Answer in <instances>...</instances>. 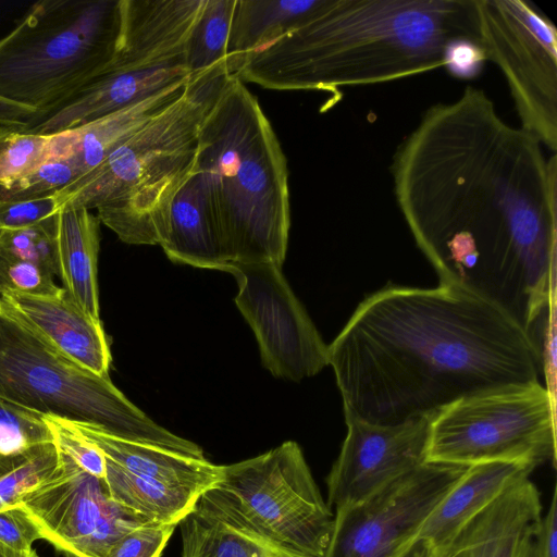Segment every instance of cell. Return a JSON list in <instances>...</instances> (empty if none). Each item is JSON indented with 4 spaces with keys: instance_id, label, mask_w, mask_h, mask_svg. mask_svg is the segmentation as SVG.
<instances>
[{
    "instance_id": "obj_1",
    "label": "cell",
    "mask_w": 557,
    "mask_h": 557,
    "mask_svg": "<svg viewBox=\"0 0 557 557\" xmlns=\"http://www.w3.org/2000/svg\"><path fill=\"white\" fill-rule=\"evenodd\" d=\"M394 193L440 284L488 301L539 342L556 293L557 157L467 86L397 148Z\"/></svg>"
},
{
    "instance_id": "obj_2",
    "label": "cell",
    "mask_w": 557,
    "mask_h": 557,
    "mask_svg": "<svg viewBox=\"0 0 557 557\" xmlns=\"http://www.w3.org/2000/svg\"><path fill=\"white\" fill-rule=\"evenodd\" d=\"M344 414L398 424L486 389L540 381L542 345L499 308L440 284L366 297L329 346Z\"/></svg>"
},
{
    "instance_id": "obj_3",
    "label": "cell",
    "mask_w": 557,
    "mask_h": 557,
    "mask_svg": "<svg viewBox=\"0 0 557 557\" xmlns=\"http://www.w3.org/2000/svg\"><path fill=\"white\" fill-rule=\"evenodd\" d=\"M480 46L474 0H324L233 76L273 90H326L444 66L456 40Z\"/></svg>"
},
{
    "instance_id": "obj_4",
    "label": "cell",
    "mask_w": 557,
    "mask_h": 557,
    "mask_svg": "<svg viewBox=\"0 0 557 557\" xmlns=\"http://www.w3.org/2000/svg\"><path fill=\"white\" fill-rule=\"evenodd\" d=\"M196 171L227 265L282 268L290 227L287 161L258 99L236 76L200 127Z\"/></svg>"
},
{
    "instance_id": "obj_5",
    "label": "cell",
    "mask_w": 557,
    "mask_h": 557,
    "mask_svg": "<svg viewBox=\"0 0 557 557\" xmlns=\"http://www.w3.org/2000/svg\"><path fill=\"white\" fill-rule=\"evenodd\" d=\"M230 77L223 65L189 77L183 94L91 173L57 193L64 206L96 209L126 244L162 245L172 202L196 172L200 127Z\"/></svg>"
},
{
    "instance_id": "obj_6",
    "label": "cell",
    "mask_w": 557,
    "mask_h": 557,
    "mask_svg": "<svg viewBox=\"0 0 557 557\" xmlns=\"http://www.w3.org/2000/svg\"><path fill=\"white\" fill-rule=\"evenodd\" d=\"M120 25V0L35 2L0 39V98L44 117L109 66Z\"/></svg>"
},
{
    "instance_id": "obj_7",
    "label": "cell",
    "mask_w": 557,
    "mask_h": 557,
    "mask_svg": "<svg viewBox=\"0 0 557 557\" xmlns=\"http://www.w3.org/2000/svg\"><path fill=\"white\" fill-rule=\"evenodd\" d=\"M0 399L40 416L97 426L112 435L205 458L195 443L158 425L111 382L71 361L0 298Z\"/></svg>"
},
{
    "instance_id": "obj_8",
    "label": "cell",
    "mask_w": 557,
    "mask_h": 557,
    "mask_svg": "<svg viewBox=\"0 0 557 557\" xmlns=\"http://www.w3.org/2000/svg\"><path fill=\"white\" fill-rule=\"evenodd\" d=\"M425 461L470 467L556 462V400L540 381L475 393L445 407L430 426Z\"/></svg>"
},
{
    "instance_id": "obj_9",
    "label": "cell",
    "mask_w": 557,
    "mask_h": 557,
    "mask_svg": "<svg viewBox=\"0 0 557 557\" xmlns=\"http://www.w3.org/2000/svg\"><path fill=\"white\" fill-rule=\"evenodd\" d=\"M203 494L264 536L307 556H325L334 513L296 442L223 466L221 481Z\"/></svg>"
},
{
    "instance_id": "obj_10",
    "label": "cell",
    "mask_w": 557,
    "mask_h": 557,
    "mask_svg": "<svg viewBox=\"0 0 557 557\" xmlns=\"http://www.w3.org/2000/svg\"><path fill=\"white\" fill-rule=\"evenodd\" d=\"M480 47L503 72L521 128L557 149V29L532 2L474 0Z\"/></svg>"
},
{
    "instance_id": "obj_11",
    "label": "cell",
    "mask_w": 557,
    "mask_h": 557,
    "mask_svg": "<svg viewBox=\"0 0 557 557\" xmlns=\"http://www.w3.org/2000/svg\"><path fill=\"white\" fill-rule=\"evenodd\" d=\"M20 503L42 540L74 557H107L122 535L150 524L113 500L104 480L84 471L61 450L55 471Z\"/></svg>"
},
{
    "instance_id": "obj_12",
    "label": "cell",
    "mask_w": 557,
    "mask_h": 557,
    "mask_svg": "<svg viewBox=\"0 0 557 557\" xmlns=\"http://www.w3.org/2000/svg\"><path fill=\"white\" fill-rule=\"evenodd\" d=\"M238 281L235 302L251 326L263 366L276 377L300 381L329 364V346L271 262L231 263Z\"/></svg>"
},
{
    "instance_id": "obj_13",
    "label": "cell",
    "mask_w": 557,
    "mask_h": 557,
    "mask_svg": "<svg viewBox=\"0 0 557 557\" xmlns=\"http://www.w3.org/2000/svg\"><path fill=\"white\" fill-rule=\"evenodd\" d=\"M468 467L425 461L361 505L334 513L324 557H386L412 539Z\"/></svg>"
},
{
    "instance_id": "obj_14",
    "label": "cell",
    "mask_w": 557,
    "mask_h": 557,
    "mask_svg": "<svg viewBox=\"0 0 557 557\" xmlns=\"http://www.w3.org/2000/svg\"><path fill=\"white\" fill-rule=\"evenodd\" d=\"M434 414L398 424H374L345 416L346 437L326 476L333 513L352 509L425 462Z\"/></svg>"
},
{
    "instance_id": "obj_15",
    "label": "cell",
    "mask_w": 557,
    "mask_h": 557,
    "mask_svg": "<svg viewBox=\"0 0 557 557\" xmlns=\"http://www.w3.org/2000/svg\"><path fill=\"white\" fill-rule=\"evenodd\" d=\"M203 4L205 0H120L116 51L102 73L185 63V47Z\"/></svg>"
},
{
    "instance_id": "obj_16",
    "label": "cell",
    "mask_w": 557,
    "mask_h": 557,
    "mask_svg": "<svg viewBox=\"0 0 557 557\" xmlns=\"http://www.w3.org/2000/svg\"><path fill=\"white\" fill-rule=\"evenodd\" d=\"M0 298L64 357L98 375L109 376L111 352L100 319L85 312L64 288L46 296L2 290Z\"/></svg>"
},
{
    "instance_id": "obj_17",
    "label": "cell",
    "mask_w": 557,
    "mask_h": 557,
    "mask_svg": "<svg viewBox=\"0 0 557 557\" xmlns=\"http://www.w3.org/2000/svg\"><path fill=\"white\" fill-rule=\"evenodd\" d=\"M542 512L539 488L524 479L469 521L443 557H535Z\"/></svg>"
},
{
    "instance_id": "obj_18",
    "label": "cell",
    "mask_w": 557,
    "mask_h": 557,
    "mask_svg": "<svg viewBox=\"0 0 557 557\" xmlns=\"http://www.w3.org/2000/svg\"><path fill=\"white\" fill-rule=\"evenodd\" d=\"M189 77L182 62L137 72L102 73L27 131L49 135L72 129L137 103Z\"/></svg>"
},
{
    "instance_id": "obj_19",
    "label": "cell",
    "mask_w": 557,
    "mask_h": 557,
    "mask_svg": "<svg viewBox=\"0 0 557 557\" xmlns=\"http://www.w3.org/2000/svg\"><path fill=\"white\" fill-rule=\"evenodd\" d=\"M533 468L518 462H485L468 467L462 478L431 511L411 541H423L442 557L461 529Z\"/></svg>"
},
{
    "instance_id": "obj_20",
    "label": "cell",
    "mask_w": 557,
    "mask_h": 557,
    "mask_svg": "<svg viewBox=\"0 0 557 557\" xmlns=\"http://www.w3.org/2000/svg\"><path fill=\"white\" fill-rule=\"evenodd\" d=\"M70 422V421H69ZM107 459L148 481L202 495L223 476V466L165 447L112 435L97 426L70 422Z\"/></svg>"
},
{
    "instance_id": "obj_21",
    "label": "cell",
    "mask_w": 557,
    "mask_h": 557,
    "mask_svg": "<svg viewBox=\"0 0 557 557\" xmlns=\"http://www.w3.org/2000/svg\"><path fill=\"white\" fill-rule=\"evenodd\" d=\"M178 525L182 557H311L255 531L205 494Z\"/></svg>"
},
{
    "instance_id": "obj_22",
    "label": "cell",
    "mask_w": 557,
    "mask_h": 557,
    "mask_svg": "<svg viewBox=\"0 0 557 557\" xmlns=\"http://www.w3.org/2000/svg\"><path fill=\"white\" fill-rule=\"evenodd\" d=\"M174 262L226 271L219 233L197 171L177 191L161 245Z\"/></svg>"
},
{
    "instance_id": "obj_23",
    "label": "cell",
    "mask_w": 557,
    "mask_h": 557,
    "mask_svg": "<svg viewBox=\"0 0 557 557\" xmlns=\"http://www.w3.org/2000/svg\"><path fill=\"white\" fill-rule=\"evenodd\" d=\"M100 221L83 207L64 206L58 213L59 278L71 299L99 319L97 261Z\"/></svg>"
},
{
    "instance_id": "obj_24",
    "label": "cell",
    "mask_w": 557,
    "mask_h": 557,
    "mask_svg": "<svg viewBox=\"0 0 557 557\" xmlns=\"http://www.w3.org/2000/svg\"><path fill=\"white\" fill-rule=\"evenodd\" d=\"M324 0H236L226 67L235 75L259 50L307 22Z\"/></svg>"
},
{
    "instance_id": "obj_25",
    "label": "cell",
    "mask_w": 557,
    "mask_h": 557,
    "mask_svg": "<svg viewBox=\"0 0 557 557\" xmlns=\"http://www.w3.org/2000/svg\"><path fill=\"white\" fill-rule=\"evenodd\" d=\"M188 81L175 83L137 103L67 129L70 156L77 162L82 177L97 169L121 144L175 101Z\"/></svg>"
},
{
    "instance_id": "obj_26",
    "label": "cell",
    "mask_w": 557,
    "mask_h": 557,
    "mask_svg": "<svg viewBox=\"0 0 557 557\" xmlns=\"http://www.w3.org/2000/svg\"><path fill=\"white\" fill-rule=\"evenodd\" d=\"M104 483L113 500L153 524L178 525L201 497L139 478L107 458Z\"/></svg>"
},
{
    "instance_id": "obj_27",
    "label": "cell",
    "mask_w": 557,
    "mask_h": 557,
    "mask_svg": "<svg viewBox=\"0 0 557 557\" xmlns=\"http://www.w3.org/2000/svg\"><path fill=\"white\" fill-rule=\"evenodd\" d=\"M235 1L205 0L184 52L190 76L220 65L226 67L227 40Z\"/></svg>"
},
{
    "instance_id": "obj_28",
    "label": "cell",
    "mask_w": 557,
    "mask_h": 557,
    "mask_svg": "<svg viewBox=\"0 0 557 557\" xmlns=\"http://www.w3.org/2000/svg\"><path fill=\"white\" fill-rule=\"evenodd\" d=\"M58 463L59 450L54 442L0 460V510L18 504L25 494L51 476Z\"/></svg>"
},
{
    "instance_id": "obj_29",
    "label": "cell",
    "mask_w": 557,
    "mask_h": 557,
    "mask_svg": "<svg viewBox=\"0 0 557 557\" xmlns=\"http://www.w3.org/2000/svg\"><path fill=\"white\" fill-rule=\"evenodd\" d=\"M60 157L58 134H37L25 128L0 136V186L9 185L51 158Z\"/></svg>"
},
{
    "instance_id": "obj_30",
    "label": "cell",
    "mask_w": 557,
    "mask_h": 557,
    "mask_svg": "<svg viewBox=\"0 0 557 557\" xmlns=\"http://www.w3.org/2000/svg\"><path fill=\"white\" fill-rule=\"evenodd\" d=\"M58 213L32 226L0 231V257L37 264L59 277Z\"/></svg>"
},
{
    "instance_id": "obj_31",
    "label": "cell",
    "mask_w": 557,
    "mask_h": 557,
    "mask_svg": "<svg viewBox=\"0 0 557 557\" xmlns=\"http://www.w3.org/2000/svg\"><path fill=\"white\" fill-rule=\"evenodd\" d=\"M52 442L53 435L42 416L0 399V460Z\"/></svg>"
},
{
    "instance_id": "obj_32",
    "label": "cell",
    "mask_w": 557,
    "mask_h": 557,
    "mask_svg": "<svg viewBox=\"0 0 557 557\" xmlns=\"http://www.w3.org/2000/svg\"><path fill=\"white\" fill-rule=\"evenodd\" d=\"M82 176L83 173L72 156L51 158L26 176L0 186V201L48 197L71 186Z\"/></svg>"
},
{
    "instance_id": "obj_33",
    "label": "cell",
    "mask_w": 557,
    "mask_h": 557,
    "mask_svg": "<svg viewBox=\"0 0 557 557\" xmlns=\"http://www.w3.org/2000/svg\"><path fill=\"white\" fill-rule=\"evenodd\" d=\"M53 435L59 450L67 455L87 473L101 480L106 478V457L87 441L69 421L42 416Z\"/></svg>"
},
{
    "instance_id": "obj_34",
    "label": "cell",
    "mask_w": 557,
    "mask_h": 557,
    "mask_svg": "<svg viewBox=\"0 0 557 557\" xmlns=\"http://www.w3.org/2000/svg\"><path fill=\"white\" fill-rule=\"evenodd\" d=\"M62 288L57 285L55 276L44 268L0 257V292L46 296L57 295Z\"/></svg>"
},
{
    "instance_id": "obj_35",
    "label": "cell",
    "mask_w": 557,
    "mask_h": 557,
    "mask_svg": "<svg viewBox=\"0 0 557 557\" xmlns=\"http://www.w3.org/2000/svg\"><path fill=\"white\" fill-rule=\"evenodd\" d=\"M175 524H145L122 535L107 557H160Z\"/></svg>"
},
{
    "instance_id": "obj_36",
    "label": "cell",
    "mask_w": 557,
    "mask_h": 557,
    "mask_svg": "<svg viewBox=\"0 0 557 557\" xmlns=\"http://www.w3.org/2000/svg\"><path fill=\"white\" fill-rule=\"evenodd\" d=\"M60 209L58 194L32 200L0 201V231L35 225Z\"/></svg>"
},
{
    "instance_id": "obj_37",
    "label": "cell",
    "mask_w": 557,
    "mask_h": 557,
    "mask_svg": "<svg viewBox=\"0 0 557 557\" xmlns=\"http://www.w3.org/2000/svg\"><path fill=\"white\" fill-rule=\"evenodd\" d=\"M41 533L25 507L18 503L0 510V542L17 552H32Z\"/></svg>"
},
{
    "instance_id": "obj_38",
    "label": "cell",
    "mask_w": 557,
    "mask_h": 557,
    "mask_svg": "<svg viewBox=\"0 0 557 557\" xmlns=\"http://www.w3.org/2000/svg\"><path fill=\"white\" fill-rule=\"evenodd\" d=\"M484 61V52L478 44L461 39L448 47L444 66L451 75L467 78L476 75Z\"/></svg>"
},
{
    "instance_id": "obj_39",
    "label": "cell",
    "mask_w": 557,
    "mask_h": 557,
    "mask_svg": "<svg viewBox=\"0 0 557 557\" xmlns=\"http://www.w3.org/2000/svg\"><path fill=\"white\" fill-rule=\"evenodd\" d=\"M535 557H557V486L535 532Z\"/></svg>"
},
{
    "instance_id": "obj_40",
    "label": "cell",
    "mask_w": 557,
    "mask_h": 557,
    "mask_svg": "<svg viewBox=\"0 0 557 557\" xmlns=\"http://www.w3.org/2000/svg\"><path fill=\"white\" fill-rule=\"evenodd\" d=\"M41 117L36 110L0 98V124L28 129Z\"/></svg>"
},
{
    "instance_id": "obj_41",
    "label": "cell",
    "mask_w": 557,
    "mask_h": 557,
    "mask_svg": "<svg viewBox=\"0 0 557 557\" xmlns=\"http://www.w3.org/2000/svg\"><path fill=\"white\" fill-rule=\"evenodd\" d=\"M386 557H440L423 541L408 540ZM443 557V556H442Z\"/></svg>"
},
{
    "instance_id": "obj_42",
    "label": "cell",
    "mask_w": 557,
    "mask_h": 557,
    "mask_svg": "<svg viewBox=\"0 0 557 557\" xmlns=\"http://www.w3.org/2000/svg\"><path fill=\"white\" fill-rule=\"evenodd\" d=\"M0 557H38L36 550L17 552L0 542Z\"/></svg>"
},
{
    "instance_id": "obj_43",
    "label": "cell",
    "mask_w": 557,
    "mask_h": 557,
    "mask_svg": "<svg viewBox=\"0 0 557 557\" xmlns=\"http://www.w3.org/2000/svg\"><path fill=\"white\" fill-rule=\"evenodd\" d=\"M15 128H23V127L0 124V136H2L3 134H5L12 129H15ZM25 129H27V128H25Z\"/></svg>"
},
{
    "instance_id": "obj_44",
    "label": "cell",
    "mask_w": 557,
    "mask_h": 557,
    "mask_svg": "<svg viewBox=\"0 0 557 557\" xmlns=\"http://www.w3.org/2000/svg\"><path fill=\"white\" fill-rule=\"evenodd\" d=\"M65 557H74V556H71V555H65Z\"/></svg>"
}]
</instances>
